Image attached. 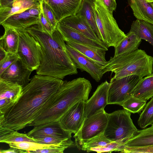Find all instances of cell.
I'll return each instance as SVG.
<instances>
[{
    "mask_svg": "<svg viewBox=\"0 0 153 153\" xmlns=\"http://www.w3.org/2000/svg\"><path fill=\"white\" fill-rule=\"evenodd\" d=\"M64 81L49 76L35 75L23 88L17 101L4 114H0V126L16 131L28 127L49 103Z\"/></svg>",
    "mask_w": 153,
    "mask_h": 153,
    "instance_id": "obj_1",
    "label": "cell"
},
{
    "mask_svg": "<svg viewBox=\"0 0 153 153\" xmlns=\"http://www.w3.org/2000/svg\"><path fill=\"white\" fill-rule=\"evenodd\" d=\"M39 43L42 49L37 74L62 79L68 75L77 74V67L67 51L66 44L56 28L52 36L43 31L37 25L25 29Z\"/></svg>",
    "mask_w": 153,
    "mask_h": 153,
    "instance_id": "obj_2",
    "label": "cell"
},
{
    "mask_svg": "<svg viewBox=\"0 0 153 153\" xmlns=\"http://www.w3.org/2000/svg\"><path fill=\"white\" fill-rule=\"evenodd\" d=\"M91 88L90 82L84 78L64 81L47 106L28 126L59 121L69 109L78 102H86Z\"/></svg>",
    "mask_w": 153,
    "mask_h": 153,
    "instance_id": "obj_3",
    "label": "cell"
},
{
    "mask_svg": "<svg viewBox=\"0 0 153 153\" xmlns=\"http://www.w3.org/2000/svg\"><path fill=\"white\" fill-rule=\"evenodd\" d=\"M153 57L143 50L138 49L131 53L111 57L102 68L103 74L111 72L118 79L136 75L143 78L153 73Z\"/></svg>",
    "mask_w": 153,
    "mask_h": 153,
    "instance_id": "obj_4",
    "label": "cell"
},
{
    "mask_svg": "<svg viewBox=\"0 0 153 153\" xmlns=\"http://www.w3.org/2000/svg\"><path fill=\"white\" fill-rule=\"evenodd\" d=\"M94 10L102 41L108 48L117 47L126 36L100 0H94Z\"/></svg>",
    "mask_w": 153,
    "mask_h": 153,
    "instance_id": "obj_5",
    "label": "cell"
},
{
    "mask_svg": "<svg viewBox=\"0 0 153 153\" xmlns=\"http://www.w3.org/2000/svg\"><path fill=\"white\" fill-rule=\"evenodd\" d=\"M131 115L130 112L124 109L108 114L104 136L111 142H119L123 145L138 130L133 123Z\"/></svg>",
    "mask_w": 153,
    "mask_h": 153,
    "instance_id": "obj_6",
    "label": "cell"
},
{
    "mask_svg": "<svg viewBox=\"0 0 153 153\" xmlns=\"http://www.w3.org/2000/svg\"><path fill=\"white\" fill-rule=\"evenodd\" d=\"M16 29L19 36L17 54L29 69L33 71L37 70L42 59V49L40 44L25 29Z\"/></svg>",
    "mask_w": 153,
    "mask_h": 153,
    "instance_id": "obj_7",
    "label": "cell"
},
{
    "mask_svg": "<svg viewBox=\"0 0 153 153\" xmlns=\"http://www.w3.org/2000/svg\"><path fill=\"white\" fill-rule=\"evenodd\" d=\"M142 77L136 75L118 79L111 78L108 91L107 104L121 105L133 95L134 90Z\"/></svg>",
    "mask_w": 153,
    "mask_h": 153,
    "instance_id": "obj_8",
    "label": "cell"
},
{
    "mask_svg": "<svg viewBox=\"0 0 153 153\" xmlns=\"http://www.w3.org/2000/svg\"><path fill=\"white\" fill-rule=\"evenodd\" d=\"M108 114L104 109L85 118L81 128L73 137L76 146L104 133L108 123Z\"/></svg>",
    "mask_w": 153,
    "mask_h": 153,
    "instance_id": "obj_9",
    "label": "cell"
},
{
    "mask_svg": "<svg viewBox=\"0 0 153 153\" xmlns=\"http://www.w3.org/2000/svg\"><path fill=\"white\" fill-rule=\"evenodd\" d=\"M85 101L80 100L72 106L62 116L59 121L62 127L72 133L76 134L81 128L84 119Z\"/></svg>",
    "mask_w": 153,
    "mask_h": 153,
    "instance_id": "obj_10",
    "label": "cell"
},
{
    "mask_svg": "<svg viewBox=\"0 0 153 153\" xmlns=\"http://www.w3.org/2000/svg\"><path fill=\"white\" fill-rule=\"evenodd\" d=\"M110 82L107 81L102 83L97 87L92 96L85 102L84 118L90 117L104 109L107 104Z\"/></svg>",
    "mask_w": 153,
    "mask_h": 153,
    "instance_id": "obj_11",
    "label": "cell"
},
{
    "mask_svg": "<svg viewBox=\"0 0 153 153\" xmlns=\"http://www.w3.org/2000/svg\"><path fill=\"white\" fill-rule=\"evenodd\" d=\"M66 46L70 56L77 68L82 71L87 72L96 82H99L104 74L102 70V67L93 60L66 44Z\"/></svg>",
    "mask_w": 153,
    "mask_h": 153,
    "instance_id": "obj_12",
    "label": "cell"
},
{
    "mask_svg": "<svg viewBox=\"0 0 153 153\" xmlns=\"http://www.w3.org/2000/svg\"><path fill=\"white\" fill-rule=\"evenodd\" d=\"M33 71L19 58L0 75V79L17 83L23 88L30 80Z\"/></svg>",
    "mask_w": 153,
    "mask_h": 153,
    "instance_id": "obj_13",
    "label": "cell"
},
{
    "mask_svg": "<svg viewBox=\"0 0 153 153\" xmlns=\"http://www.w3.org/2000/svg\"><path fill=\"white\" fill-rule=\"evenodd\" d=\"M22 89L17 83L0 79V114H4L17 101Z\"/></svg>",
    "mask_w": 153,
    "mask_h": 153,
    "instance_id": "obj_14",
    "label": "cell"
},
{
    "mask_svg": "<svg viewBox=\"0 0 153 153\" xmlns=\"http://www.w3.org/2000/svg\"><path fill=\"white\" fill-rule=\"evenodd\" d=\"M56 28L66 42H73L102 49L106 51L108 50V48L103 42L93 40L62 23L59 22Z\"/></svg>",
    "mask_w": 153,
    "mask_h": 153,
    "instance_id": "obj_15",
    "label": "cell"
},
{
    "mask_svg": "<svg viewBox=\"0 0 153 153\" xmlns=\"http://www.w3.org/2000/svg\"><path fill=\"white\" fill-rule=\"evenodd\" d=\"M50 6L59 22L76 14L82 0H43Z\"/></svg>",
    "mask_w": 153,
    "mask_h": 153,
    "instance_id": "obj_16",
    "label": "cell"
},
{
    "mask_svg": "<svg viewBox=\"0 0 153 153\" xmlns=\"http://www.w3.org/2000/svg\"><path fill=\"white\" fill-rule=\"evenodd\" d=\"M72 133L64 129L59 121H53L34 126L27 135L33 139L46 136L71 139Z\"/></svg>",
    "mask_w": 153,
    "mask_h": 153,
    "instance_id": "obj_17",
    "label": "cell"
},
{
    "mask_svg": "<svg viewBox=\"0 0 153 153\" xmlns=\"http://www.w3.org/2000/svg\"><path fill=\"white\" fill-rule=\"evenodd\" d=\"M59 22L65 24L93 40L102 41L98 38L91 26L82 16L76 14L65 18Z\"/></svg>",
    "mask_w": 153,
    "mask_h": 153,
    "instance_id": "obj_18",
    "label": "cell"
},
{
    "mask_svg": "<svg viewBox=\"0 0 153 153\" xmlns=\"http://www.w3.org/2000/svg\"><path fill=\"white\" fill-rule=\"evenodd\" d=\"M41 0H13L8 6L0 8V24L11 16L40 4Z\"/></svg>",
    "mask_w": 153,
    "mask_h": 153,
    "instance_id": "obj_19",
    "label": "cell"
},
{
    "mask_svg": "<svg viewBox=\"0 0 153 153\" xmlns=\"http://www.w3.org/2000/svg\"><path fill=\"white\" fill-rule=\"evenodd\" d=\"M39 22V16L31 15L27 10L11 16L0 25L8 26L15 29H26L37 24Z\"/></svg>",
    "mask_w": 153,
    "mask_h": 153,
    "instance_id": "obj_20",
    "label": "cell"
},
{
    "mask_svg": "<svg viewBox=\"0 0 153 153\" xmlns=\"http://www.w3.org/2000/svg\"><path fill=\"white\" fill-rule=\"evenodd\" d=\"M134 16L141 20L153 25V5L152 2L146 0H128Z\"/></svg>",
    "mask_w": 153,
    "mask_h": 153,
    "instance_id": "obj_21",
    "label": "cell"
},
{
    "mask_svg": "<svg viewBox=\"0 0 153 153\" xmlns=\"http://www.w3.org/2000/svg\"><path fill=\"white\" fill-rule=\"evenodd\" d=\"M66 44L93 60L101 67L104 65L107 62L105 57L106 51L105 50L73 42H67Z\"/></svg>",
    "mask_w": 153,
    "mask_h": 153,
    "instance_id": "obj_22",
    "label": "cell"
},
{
    "mask_svg": "<svg viewBox=\"0 0 153 153\" xmlns=\"http://www.w3.org/2000/svg\"><path fill=\"white\" fill-rule=\"evenodd\" d=\"M153 145V124L145 129L138 130L136 134L126 141L120 151L124 147H140Z\"/></svg>",
    "mask_w": 153,
    "mask_h": 153,
    "instance_id": "obj_23",
    "label": "cell"
},
{
    "mask_svg": "<svg viewBox=\"0 0 153 153\" xmlns=\"http://www.w3.org/2000/svg\"><path fill=\"white\" fill-rule=\"evenodd\" d=\"M2 26L4 32L0 37V47L7 53H17L19 41L17 31L15 28L8 26Z\"/></svg>",
    "mask_w": 153,
    "mask_h": 153,
    "instance_id": "obj_24",
    "label": "cell"
},
{
    "mask_svg": "<svg viewBox=\"0 0 153 153\" xmlns=\"http://www.w3.org/2000/svg\"><path fill=\"white\" fill-rule=\"evenodd\" d=\"M94 2V0H82L76 14L82 16L85 18L97 36L102 41L101 36L96 21Z\"/></svg>",
    "mask_w": 153,
    "mask_h": 153,
    "instance_id": "obj_25",
    "label": "cell"
},
{
    "mask_svg": "<svg viewBox=\"0 0 153 153\" xmlns=\"http://www.w3.org/2000/svg\"><path fill=\"white\" fill-rule=\"evenodd\" d=\"M141 39L134 32L130 31L120 44L114 48V56L133 52L138 49Z\"/></svg>",
    "mask_w": 153,
    "mask_h": 153,
    "instance_id": "obj_26",
    "label": "cell"
},
{
    "mask_svg": "<svg viewBox=\"0 0 153 153\" xmlns=\"http://www.w3.org/2000/svg\"><path fill=\"white\" fill-rule=\"evenodd\" d=\"M130 31L134 32L141 40H145L153 46V24L137 19L132 22Z\"/></svg>",
    "mask_w": 153,
    "mask_h": 153,
    "instance_id": "obj_27",
    "label": "cell"
},
{
    "mask_svg": "<svg viewBox=\"0 0 153 153\" xmlns=\"http://www.w3.org/2000/svg\"><path fill=\"white\" fill-rule=\"evenodd\" d=\"M133 96L146 100L153 97V73L140 79L134 90Z\"/></svg>",
    "mask_w": 153,
    "mask_h": 153,
    "instance_id": "obj_28",
    "label": "cell"
},
{
    "mask_svg": "<svg viewBox=\"0 0 153 153\" xmlns=\"http://www.w3.org/2000/svg\"><path fill=\"white\" fill-rule=\"evenodd\" d=\"M111 142L104 135V133L91 139L82 142L76 146L79 149L87 151L88 149L97 147L105 146Z\"/></svg>",
    "mask_w": 153,
    "mask_h": 153,
    "instance_id": "obj_29",
    "label": "cell"
},
{
    "mask_svg": "<svg viewBox=\"0 0 153 153\" xmlns=\"http://www.w3.org/2000/svg\"><path fill=\"white\" fill-rule=\"evenodd\" d=\"M138 125L142 128L153 124V97L146 104L137 121Z\"/></svg>",
    "mask_w": 153,
    "mask_h": 153,
    "instance_id": "obj_30",
    "label": "cell"
},
{
    "mask_svg": "<svg viewBox=\"0 0 153 153\" xmlns=\"http://www.w3.org/2000/svg\"><path fill=\"white\" fill-rule=\"evenodd\" d=\"M147 100L132 96L121 105L124 109L133 113L140 112L143 110Z\"/></svg>",
    "mask_w": 153,
    "mask_h": 153,
    "instance_id": "obj_31",
    "label": "cell"
},
{
    "mask_svg": "<svg viewBox=\"0 0 153 153\" xmlns=\"http://www.w3.org/2000/svg\"><path fill=\"white\" fill-rule=\"evenodd\" d=\"M33 139L35 142L40 144L59 145L68 148L74 146V143L71 139L46 136Z\"/></svg>",
    "mask_w": 153,
    "mask_h": 153,
    "instance_id": "obj_32",
    "label": "cell"
},
{
    "mask_svg": "<svg viewBox=\"0 0 153 153\" xmlns=\"http://www.w3.org/2000/svg\"><path fill=\"white\" fill-rule=\"evenodd\" d=\"M8 144L10 147L24 150V153H28L29 151H34L55 145L42 144L35 142L29 141L11 142L8 143Z\"/></svg>",
    "mask_w": 153,
    "mask_h": 153,
    "instance_id": "obj_33",
    "label": "cell"
},
{
    "mask_svg": "<svg viewBox=\"0 0 153 153\" xmlns=\"http://www.w3.org/2000/svg\"><path fill=\"white\" fill-rule=\"evenodd\" d=\"M29 141L35 142L32 138L29 137L26 134L20 133L17 131L11 129L8 133L6 135L0 137L1 143L8 144L11 142H21Z\"/></svg>",
    "mask_w": 153,
    "mask_h": 153,
    "instance_id": "obj_34",
    "label": "cell"
},
{
    "mask_svg": "<svg viewBox=\"0 0 153 153\" xmlns=\"http://www.w3.org/2000/svg\"><path fill=\"white\" fill-rule=\"evenodd\" d=\"M123 144L118 142H111L105 146L97 147L90 148L86 151L87 152L94 151L98 153L104 152H111L113 151L120 152Z\"/></svg>",
    "mask_w": 153,
    "mask_h": 153,
    "instance_id": "obj_35",
    "label": "cell"
},
{
    "mask_svg": "<svg viewBox=\"0 0 153 153\" xmlns=\"http://www.w3.org/2000/svg\"><path fill=\"white\" fill-rule=\"evenodd\" d=\"M40 2L45 16L52 27L56 29L59 22L56 20L51 9L43 0H41Z\"/></svg>",
    "mask_w": 153,
    "mask_h": 153,
    "instance_id": "obj_36",
    "label": "cell"
},
{
    "mask_svg": "<svg viewBox=\"0 0 153 153\" xmlns=\"http://www.w3.org/2000/svg\"><path fill=\"white\" fill-rule=\"evenodd\" d=\"M37 25L42 30L51 36H52L53 32L56 29L52 27L45 16L41 5V12L39 15V22Z\"/></svg>",
    "mask_w": 153,
    "mask_h": 153,
    "instance_id": "obj_37",
    "label": "cell"
},
{
    "mask_svg": "<svg viewBox=\"0 0 153 153\" xmlns=\"http://www.w3.org/2000/svg\"><path fill=\"white\" fill-rule=\"evenodd\" d=\"M19 58L17 53H7L6 56L0 61V75Z\"/></svg>",
    "mask_w": 153,
    "mask_h": 153,
    "instance_id": "obj_38",
    "label": "cell"
},
{
    "mask_svg": "<svg viewBox=\"0 0 153 153\" xmlns=\"http://www.w3.org/2000/svg\"><path fill=\"white\" fill-rule=\"evenodd\" d=\"M120 152L125 153H153V145L140 147L123 148Z\"/></svg>",
    "mask_w": 153,
    "mask_h": 153,
    "instance_id": "obj_39",
    "label": "cell"
},
{
    "mask_svg": "<svg viewBox=\"0 0 153 153\" xmlns=\"http://www.w3.org/2000/svg\"><path fill=\"white\" fill-rule=\"evenodd\" d=\"M68 148L65 146L55 145L34 151H29L28 153H62Z\"/></svg>",
    "mask_w": 153,
    "mask_h": 153,
    "instance_id": "obj_40",
    "label": "cell"
},
{
    "mask_svg": "<svg viewBox=\"0 0 153 153\" xmlns=\"http://www.w3.org/2000/svg\"><path fill=\"white\" fill-rule=\"evenodd\" d=\"M105 7L111 13L116 8L117 3L116 0H100Z\"/></svg>",
    "mask_w": 153,
    "mask_h": 153,
    "instance_id": "obj_41",
    "label": "cell"
},
{
    "mask_svg": "<svg viewBox=\"0 0 153 153\" xmlns=\"http://www.w3.org/2000/svg\"><path fill=\"white\" fill-rule=\"evenodd\" d=\"M29 13L33 16H38L41 12V5L34 6L27 9Z\"/></svg>",
    "mask_w": 153,
    "mask_h": 153,
    "instance_id": "obj_42",
    "label": "cell"
},
{
    "mask_svg": "<svg viewBox=\"0 0 153 153\" xmlns=\"http://www.w3.org/2000/svg\"><path fill=\"white\" fill-rule=\"evenodd\" d=\"M0 153H24L23 150L17 148L10 147L8 149L6 150H1Z\"/></svg>",
    "mask_w": 153,
    "mask_h": 153,
    "instance_id": "obj_43",
    "label": "cell"
},
{
    "mask_svg": "<svg viewBox=\"0 0 153 153\" xmlns=\"http://www.w3.org/2000/svg\"><path fill=\"white\" fill-rule=\"evenodd\" d=\"M13 0H0V8L9 6Z\"/></svg>",
    "mask_w": 153,
    "mask_h": 153,
    "instance_id": "obj_44",
    "label": "cell"
},
{
    "mask_svg": "<svg viewBox=\"0 0 153 153\" xmlns=\"http://www.w3.org/2000/svg\"><path fill=\"white\" fill-rule=\"evenodd\" d=\"M0 61H1L6 56L7 53L1 47H0Z\"/></svg>",
    "mask_w": 153,
    "mask_h": 153,
    "instance_id": "obj_45",
    "label": "cell"
},
{
    "mask_svg": "<svg viewBox=\"0 0 153 153\" xmlns=\"http://www.w3.org/2000/svg\"><path fill=\"white\" fill-rule=\"evenodd\" d=\"M146 1L149 2H153V0H146Z\"/></svg>",
    "mask_w": 153,
    "mask_h": 153,
    "instance_id": "obj_46",
    "label": "cell"
},
{
    "mask_svg": "<svg viewBox=\"0 0 153 153\" xmlns=\"http://www.w3.org/2000/svg\"><path fill=\"white\" fill-rule=\"evenodd\" d=\"M152 4H153V2H152Z\"/></svg>",
    "mask_w": 153,
    "mask_h": 153,
    "instance_id": "obj_47",
    "label": "cell"
}]
</instances>
